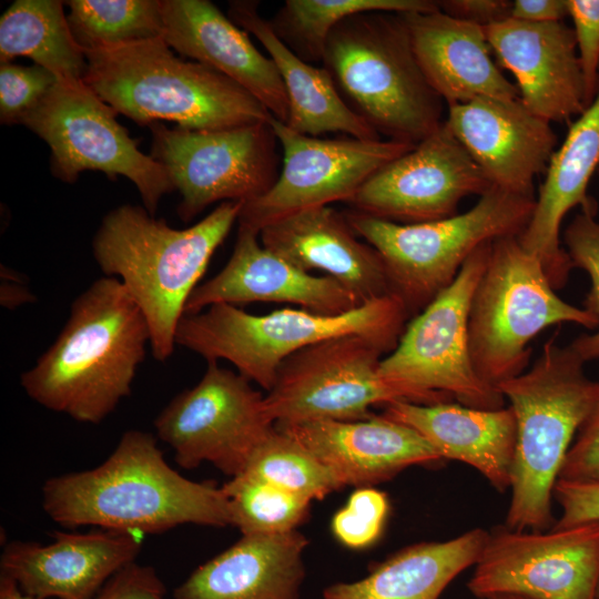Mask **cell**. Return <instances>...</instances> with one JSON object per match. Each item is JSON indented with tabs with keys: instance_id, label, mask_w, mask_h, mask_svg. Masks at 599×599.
Wrapping results in <instances>:
<instances>
[{
	"instance_id": "obj_1",
	"label": "cell",
	"mask_w": 599,
	"mask_h": 599,
	"mask_svg": "<svg viewBox=\"0 0 599 599\" xmlns=\"http://www.w3.org/2000/svg\"><path fill=\"white\" fill-rule=\"evenodd\" d=\"M42 508L65 528L95 526L141 536L186 524L233 526L223 488L182 476L156 438L138 429L125 432L99 466L49 478Z\"/></svg>"
},
{
	"instance_id": "obj_2",
	"label": "cell",
	"mask_w": 599,
	"mask_h": 599,
	"mask_svg": "<svg viewBox=\"0 0 599 599\" xmlns=\"http://www.w3.org/2000/svg\"><path fill=\"white\" fill-rule=\"evenodd\" d=\"M148 344L138 304L119 278L101 277L74 300L64 327L21 375V386L47 409L99 424L131 394Z\"/></svg>"
},
{
	"instance_id": "obj_3",
	"label": "cell",
	"mask_w": 599,
	"mask_h": 599,
	"mask_svg": "<svg viewBox=\"0 0 599 599\" xmlns=\"http://www.w3.org/2000/svg\"><path fill=\"white\" fill-rule=\"evenodd\" d=\"M243 204L221 202L203 220L182 230L131 204L103 217L93 237V256L106 276L120 280L142 311L156 361L172 355L187 300Z\"/></svg>"
},
{
	"instance_id": "obj_4",
	"label": "cell",
	"mask_w": 599,
	"mask_h": 599,
	"mask_svg": "<svg viewBox=\"0 0 599 599\" xmlns=\"http://www.w3.org/2000/svg\"><path fill=\"white\" fill-rule=\"evenodd\" d=\"M560 328L542 345L529 369L500 383L516 419V450L510 501L504 526L544 531L555 524L554 488L575 436L597 394L596 379Z\"/></svg>"
},
{
	"instance_id": "obj_5",
	"label": "cell",
	"mask_w": 599,
	"mask_h": 599,
	"mask_svg": "<svg viewBox=\"0 0 599 599\" xmlns=\"http://www.w3.org/2000/svg\"><path fill=\"white\" fill-rule=\"evenodd\" d=\"M83 81L116 113L150 125L225 130L268 122L271 112L219 71L176 57L162 38L83 50Z\"/></svg>"
},
{
	"instance_id": "obj_6",
	"label": "cell",
	"mask_w": 599,
	"mask_h": 599,
	"mask_svg": "<svg viewBox=\"0 0 599 599\" xmlns=\"http://www.w3.org/2000/svg\"><path fill=\"white\" fill-rule=\"evenodd\" d=\"M322 62L348 108L387 140L416 145L445 121L403 13L366 11L342 20L327 37Z\"/></svg>"
},
{
	"instance_id": "obj_7",
	"label": "cell",
	"mask_w": 599,
	"mask_h": 599,
	"mask_svg": "<svg viewBox=\"0 0 599 599\" xmlns=\"http://www.w3.org/2000/svg\"><path fill=\"white\" fill-rule=\"evenodd\" d=\"M409 317L402 301L388 294L337 315L283 308L264 315L235 305L214 304L179 323L175 343L206 362L225 359L237 373L270 390L288 356L324 339L361 334L392 353Z\"/></svg>"
},
{
	"instance_id": "obj_8",
	"label": "cell",
	"mask_w": 599,
	"mask_h": 599,
	"mask_svg": "<svg viewBox=\"0 0 599 599\" xmlns=\"http://www.w3.org/2000/svg\"><path fill=\"white\" fill-rule=\"evenodd\" d=\"M535 204V196L493 185L468 211L437 221L398 224L355 210L344 215L354 233L378 252L390 294L414 317L451 284L479 246L519 236Z\"/></svg>"
},
{
	"instance_id": "obj_9",
	"label": "cell",
	"mask_w": 599,
	"mask_h": 599,
	"mask_svg": "<svg viewBox=\"0 0 599 599\" xmlns=\"http://www.w3.org/2000/svg\"><path fill=\"white\" fill-rule=\"evenodd\" d=\"M562 323L595 329L599 317L558 296L542 264L518 236L493 241L468 316L469 354L477 375L495 388L520 375L530 361V341Z\"/></svg>"
},
{
	"instance_id": "obj_10",
	"label": "cell",
	"mask_w": 599,
	"mask_h": 599,
	"mask_svg": "<svg viewBox=\"0 0 599 599\" xmlns=\"http://www.w3.org/2000/svg\"><path fill=\"white\" fill-rule=\"evenodd\" d=\"M490 246L483 244L467 258L451 284L406 324L396 348L380 362V375L418 404L456 398L474 408L505 407L500 392L477 375L468 345L470 304Z\"/></svg>"
},
{
	"instance_id": "obj_11",
	"label": "cell",
	"mask_w": 599,
	"mask_h": 599,
	"mask_svg": "<svg viewBox=\"0 0 599 599\" xmlns=\"http://www.w3.org/2000/svg\"><path fill=\"white\" fill-rule=\"evenodd\" d=\"M116 112L82 79H61L20 121L51 151V171L67 183L85 170L136 186L144 209L155 214L163 195L175 190L165 166L139 150V141L116 121Z\"/></svg>"
},
{
	"instance_id": "obj_12",
	"label": "cell",
	"mask_w": 599,
	"mask_h": 599,
	"mask_svg": "<svg viewBox=\"0 0 599 599\" xmlns=\"http://www.w3.org/2000/svg\"><path fill=\"white\" fill-rule=\"evenodd\" d=\"M382 343L348 334L321 341L288 356L277 369L265 395L274 424L311 420H359L373 416L369 408L415 397L379 373Z\"/></svg>"
},
{
	"instance_id": "obj_13",
	"label": "cell",
	"mask_w": 599,
	"mask_h": 599,
	"mask_svg": "<svg viewBox=\"0 0 599 599\" xmlns=\"http://www.w3.org/2000/svg\"><path fill=\"white\" fill-rule=\"evenodd\" d=\"M148 126L150 155L165 166L180 192L177 214L184 222L217 201H252L278 177L270 121L225 130L170 129L161 122Z\"/></svg>"
},
{
	"instance_id": "obj_14",
	"label": "cell",
	"mask_w": 599,
	"mask_h": 599,
	"mask_svg": "<svg viewBox=\"0 0 599 599\" xmlns=\"http://www.w3.org/2000/svg\"><path fill=\"white\" fill-rule=\"evenodd\" d=\"M264 397L241 374L207 362L201 380L177 394L156 416V436L173 449L180 467L194 469L211 463L236 477L274 428Z\"/></svg>"
},
{
	"instance_id": "obj_15",
	"label": "cell",
	"mask_w": 599,
	"mask_h": 599,
	"mask_svg": "<svg viewBox=\"0 0 599 599\" xmlns=\"http://www.w3.org/2000/svg\"><path fill=\"white\" fill-rule=\"evenodd\" d=\"M467 588L476 598L598 599L599 521L544 531L493 528Z\"/></svg>"
},
{
	"instance_id": "obj_16",
	"label": "cell",
	"mask_w": 599,
	"mask_h": 599,
	"mask_svg": "<svg viewBox=\"0 0 599 599\" xmlns=\"http://www.w3.org/2000/svg\"><path fill=\"white\" fill-rule=\"evenodd\" d=\"M270 124L282 145V171L266 193L243 204L237 220L258 233L285 215L348 202L378 169L415 146L382 139H321L301 134L274 116Z\"/></svg>"
},
{
	"instance_id": "obj_17",
	"label": "cell",
	"mask_w": 599,
	"mask_h": 599,
	"mask_svg": "<svg viewBox=\"0 0 599 599\" xmlns=\"http://www.w3.org/2000/svg\"><path fill=\"white\" fill-rule=\"evenodd\" d=\"M490 186L444 121L410 151L378 169L347 203L380 220L417 224L457 214L464 197L480 196Z\"/></svg>"
},
{
	"instance_id": "obj_18",
	"label": "cell",
	"mask_w": 599,
	"mask_h": 599,
	"mask_svg": "<svg viewBox=\"0 0 599 599\" xmlns=\"http://www.w3.org/2000/svg\"><path fill=\"white\" fill-rule=\"evenodd\" d=\"M51 536L47 545L10 541L0 557V575L34 599H94L142 548L141 535L112 529Z\"/></svg>"
},
{
	"instance_id": "obj_19",
	"label": "cell",
	"mask_w": 599,
	"mask_h": 599,
	"mask_svg": "<svg viewBox=\"0 0 599 599\" xmlns=\"http://www.w3.org/2000/svg\"><path fill=\"white\" fill-rule=\"evenodd\" d=\"M445 122L491 185L534 196L535 177L557 143L550 122L519 99L488 97L448 106Z\"/></svg>"
},
{
	"instance_id": "obj_20",
	"label": "cell",
	"mask_w": 599,
	"mask_h": 599,
	"mask_svg": "<svg viewBox=\"0 0 599 599\" xmlns=\"http://www.w3.org/2000/svg\"><path fill=\"white\" fill-rule=\"evenodd\" d=\"M485 32L499 62L515 75L519 100L530 112L564 122L587 108L573 30L564 21L508 18Z\"/></svg>"
},
{
	"instance_id": "obj_21",
	"label": "cell",
	"mask_w": 599,
	"mask_h": 599,
	"mask_svg": "<svg viewBox=\"0 0 599 599\" xmlns=\"http://www.w3.org/2000/svg\"><path fill=\"white\" fill-rule=\"evenodd\" d=\"M251 302L292 303L323 315L342 314L363 304L335 278L298 268L264 247L258 232L238 225L229 262L215 276L194 288L184 315L214 304Z\"/></svg>"
},
{
	"instance_id": "obj_22",
	"label": "cell",
	"mask_w": 599,
	"mask_h": 599,
	"mask_svg": "<svg viewBox=\"0 0 599 599\" xmlns=\"http://www.w3.org/2000/svg\"><path fill=\"white\" fill-rule=\"evenodd\" d=\"M275 427L309 450L343 487H369L407 467L443 460L416 430L383 415L359 420L275 424Z\"/></svg>"
},
{
	"instance_id": "obj_23",
	"label": "cell",
	"mask_w": 599,
	"mask_h": 599,
	"mask_svg": "<svg viewBox=\"0 0 599 599\" xmlns=\"http://www.w3.org/2000/svg\"><path fill=\"white\" fill-rule=\"evenodd\" d=\"M163 41L177 53L226 75L283 123L288 118V100L283 80L270 57L251 42L209 0H162Z\"/></svg>"
},
{
	"instance_id": "obj_24",
	"label": "cell",
	"mask_w": 599,
	"mask_h": 599,
	"mask_svg": "<svg viewBox=\"0 0 599 599\" xmlns=\"http://www.w3.org/2000/svg\"><path fill=\"white\" fill-rule=\"evenodd\" d=\"M599 167V88L593 101L570 124L554 152L529 223L518 236L521 246L542 264L555 290L562 288L573 268L559 232L565 215L576 206L597 214V202L587 194Z\"/></svg>"
},
{
	"instance_id": "obj_25",
	"label": "cell",
	"mask_w": 599,
	"mask_h": 599,
	"mask_svg": "<svg viewBox=\"0 0 599 599\" xmlns=\"http://www.w3.org/2000/svg\"><path fill=\"white\" fill-rule=\"evenodd\" d=\"M258 235L271 252L303 271L324 272L363 303L390 294L378 252L357 238L344 213L328 205L285 215Z\"/></svg>"
},
{
	"instance_id": "obj_26",
	"label": "cell",
	"mask_w": 599,
	"mask_h": 599,
	"mask_svg": "<svg viewBox=\"0 0 599 599\" xmlns=\"http://www.w3.org/2000/svg\"><path fill=\"white\" fill-rule=\"evenodd\" d=\"M423 74L448 104L488 97L519 99V92L491 59L485 28L438 9L403 13Z\"/></svg>"
},
{
	"instance_id": "obj_27",
	"label": "cell",
	"mask_w": 599,
	"mask_h": 599,
	"mask_svg": "<svg viewBox=\"0 0 599 599\" xmlns=\"http://www.w3.org/2000/svg\"><path fill=\"white\" fill-rule=\"evenodd\" d=\"M382 415L416 430L443 459L474 467L498 491L510 488L517 433L509 406L481 409L395 400L384 405Z\"/></svg>"
},
{
	"instance_id": "obj_28",
	"label": "cell",
	"mask_w": 599,
	"mask_h": 599,
	"mask_svg": "<svg viewBox=\"0 0 599 599\" xmlns=\"http://www.w3.org/2000/svg\"><path fill=\"white\" fill-rule=\"evenodd\" d=\"M308 540L298 530L242 535L199 566L173 599H300Z\"/></svg>"
},
{
	"instance_id": "obj_29",
	"label": "cell",
	"mask_w": 599,
	"mask_h": 599,
	"mask_svg": "<svg viewBox=\"0 0 599 599\" xmlns=\"http://www.w3.org/2000/svg\"><path fill=\"white\" fill-rule=\"evenodd\" d=\"M257 1H230L227 17L252 33L268 52L283 80L287 100L286 125L311 136L342 132L361 140H380V135L356 115L339 95L329 72L295 54L260 16Z\"/></svg>"
},
{
	"instance_id": "obj_30",
	"label": "cell",
	"mask_w": 599,
	"mask_h": 599,
	"mask_svg": "<svg viewBox=\"0 0 599 599\" xmlns=\"http://www.w3.org/2000/svg\"><path fill=\"white\" fill-rule=\"evenodd\" d=\"M488 531L474 528L444 541L408 546L353 582L326 587L323 599H439L464 570L475 566Z\"/></svg>"
},
{
	"instance_id": "obj_31",
	"label": "cell",
	"mask_w": 599,
	"mask_h": 599,
	"mask_svg": "<svg viewBox=\"0 0 599 599\" xmlns=\"http://www.w3.org/2000/svg\"><path fill=\"white\" fill-rule=\"evenodd\" d=\"M59 0H16L0 18V62L22 55L58 80L83 79L87 58Z\"/></svg>"
},
{
	"instance_id": "obj_32",
	"label": "cell",
	"mask_w": 599,
	"mask_h": 599,
	"mask_svg": "<svg viewBox=\"0 0 599 599\" xmlns=\"http://www.w3.org/2000/svg\"><path fill=\"white\" fill-rule=\"evenodd\" d=\"M430 0H286L270 21L276 35L302 60L319 62L327 37L342 20L366 11L425 12Z\"/></svg>"
},
{
	"instance_id": "obj_33",
	"label": "cell",
	"mask_w": 599,
	"mask_h": 599,
	"mask_svg": "<svg viewBox=\"0 0 599 599\" xmlns=\"http://www.w3.org/2000/svg\"><path fill=\"white\" fill-rule=\"evenodd\" d=\"M70 29L83 50L162 38V0H70Z\"/></svg>"
},
{
	"instance_id": "obj_34",
	"label": "cell",
	"mask_w": 599,
	"mask_h": 599,
	"mask_svg": "<svg viewBox=\"0 0 599 599\" xmlns=\"http://www.w3.org/2000/svg\"><path fill=\"white\" fill-rule=\"evenodd\" d=\"M241 475L267 481L312 501L343 487L323 463L275 425Z\"/></svg>"
},
{
	"instance_id": "obj_35",
	"label": "cell",
	"mask_w": 599,
	"mask_h": 599,
	"mask_svg": "<svg viewBox=\"0 0 599 599\" xmlns=\"http://www.w3.org/2000/svg\"><path fill=\"white\" fill-rule=\"evenodd\" d=\"M242 535L296 530L307 519L312 500L264 480L240 475L222 486Z\"/></svg>"
},
{
	"instance_id": "obj_36",
	"label": "cell",
	"mask_w": 599,
	"mask_h": 599,
	"mask_svg": "<svg viewBox=\"0 0 599 599\" xmlns=\"http://www.w3.org/2000/svg\"><path fill=\"white\" fill-rule=\"evenodd\" d=\"M566 251L572 266L583 270L590 288L583 308L599 317V222L596 215L580 212L564 232ZM585 363L599 359V327L593 334H582L569 344Z\"/></svg>"
},
{
	"instance_id": "obj_37",
	"label": "cell",
	"mask_w": 599,
	"mask_h": 599,
	"mask_svg": "<svg viewBox=\"0 0 599 599\" xmlns=\"http://www.w3.org/2000/svg\"><path fill=\"white\" fill-rule=\"evenodd\" d=\"M386 495L375 488L362 487L348 498L332 519V531L345 547L363 549L379 537L388 512Z\"/></svg>"
},
{
	"instance_id": "obj_38",
	"label": "cell",
	"mask_w": 599,
	"mask_h": 599,
	"mask_svg": "<svg viewBox=\"0 0 599 599\" xmlns=\"http://www.w3.org/2000/svg\"><path fill=\"white\" fill-rule=\"evenodd\" d=\"M58 81L49 70L38 65L12 62L0 65V120L4 124L19 123Z\"/></svg>"
},
{
	"instance_id": "obj_39",
	"label": "cell",
	"mask_w": 599,
	"mask_h": 599,
	"mask_svg": "<svg viewBox=\"0 0 599 599\" xmlns=\"http://www.w3.org/2000/svg\"><path fill=\"white\" fill-rule=\"evenodd\" d=\"M580 62L587 106L599 88V0H566Z\"/></svg>"
},
{
	"instance_id": "obj_40",
	"label": "cell",
	"mask_w": 599,
	"mask_h": 599,
	"mask_svg": "<svg viewBox=\"0 0 599 599\" xmlns=\"http://www.w3.org/2000/svg\"><path fill=\"white\" fill-rule=\"evenodd\" d=\"M596 383V398L567 453L558 479L599 484V373Z\"/></svg>"
},
{
	"instance_id": "obj_41",
	"label": "cell",
	"mask_w": 599,
	"mask_h": 599,
	"mask_svg": "<svg viewBox=\"0 0 599 599\" xmlns=\"http://www.w3.org/2000/svg\"><path fill=\"white\" fill-rule=\"evenodd\" d=\"M554 499L561 514L551 528L560 529L599 521V484H582L558 479Z\"/></svg>"
},
{
	"instance_id": "obj_42",
	"label": "cell",
	"mask_w": 599,
	"mask_h": 599,
	"mask_svg": "<svg viewBox=\"0 0 599 599\" xmlns=\"http://www.w3.org/2000/svg\"><path fill=\"white\" fill-rule=\"evenodd\" d=\"M94 599H166V587L152 566L135 561L115 573Z\"/></svg>"
},
{
	"instance_id": "obj_43",
	"label": "cell",
	"mask_w": 599,
	"mask_h": 599,
	"mask_svg": "<svg viewBox=\"0 0 599 599\" xmlns=\"http://www.w3.org/2000/svg\"><path fill=\"white\" fill-rule=\"evenodd\" d=\"M438 6L449 17L486 28L510 18L512 1L444 0Z\"/></svg>"
},
{
	"instance_id": "obj_44",
	"label": "cell",
	"mask_w": 599,
	"mask_h": 599,
	"mask_svg": "<svg viewBox=\"0 0 599 599\" xmlns=\"http://www.w3.org/2000/svg\"><path fill=\"white\" fill-rule=\"evenodd\" d=\"M568 16L566 0H515L510 18L527 22L562 21Z\"/></svg>"
},
{
	"instance_id": "obj_45",
	"label": "cell",
	"mask_w": 599,
	"mask_h": 599,
	"mask_svg": "<svg viewBox=\"0 0 599 599\" xmlns=\"http://www.w3.org/2000/svg\"><path fill=\"white\" fill-rule=\"evenodd\" d=\"M34 296L22 285L8 283L1 285V304L6 308H14L21 304L31 302Z\"/></svg>"
},
{
	"instance_id": "obj_46",
	"label": "cell",
	"mask_w": 599,
	"mask_h": 599,
	"mask_svg": "<svg viewBox=\"0 0 599 599\" xmlns=\"http://www.w3.org/2000/svg\"><path fill=\"white\" fill-rule=\"evenodd\" d=\"M0 599H34L24 595L9 577L0 575Z\"/></svg>"
},
{
	"instance_id": "obj_47",
	"label": "cell",
	"mask_w": 599,
	"mask_h": 599,
	"mask_svg": "<svg viewBox=\"0 0 599 599\" xmlns=\"http://www.w3.org/2000/svg\"><path fill=\"white\" fill-rule=\"evenodd\" d=\"M476 599H535L522 595L516 593H496L490 596L477 597Z\"/></svg>"
},
{
	"instance_id": "obj_48",
	"label": "cell",
	"mask_w": 599,
	"mask_h": 599,
	"mask_svg": "<svg viewBox=\"0 0 599 599\" xmlns=\"http://www.w3.org/2000/svg\"><path fill=\"white\" fill-rule=\"evenodd\" d=\"M598 599H599V588H598Z\"/></svg>"
},
{
	"instance_id": "obj_49",
	"label": "cell",
	"mask_w": 599,
	"mask_h": 599,
	"mask_svg": "<svg viewBox=\"0 0 599 599\" xmlns=\"http://www.w3.org/2000/svg\"><path fill=\"white\" fill-rule=\"evenodd\" d=\"M597 171H598V173H599V167H598V170H597Z\"/></svg>"
}]
</instances>
